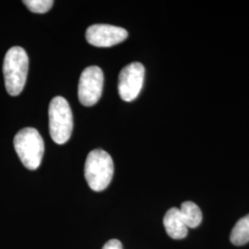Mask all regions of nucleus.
<instances>
[{
	"label": "nucleus",
	"mask_w": 249,
	"mask_h": 249,
	"mask_svg": "<svg viewBox=\"0 0 249 249\" xmlns=\"http://www.w3.org/2000/svg\"><path fill=\"white\" fill-rule=\"evenodd\" d=\"M104 73L97 66L86 68L80 75L78 96L80 104L92 107L98 103L104 87Z\"/></svg>",
	"instance_id": "5"
},
{
	"label": "nucleus",
	"mask_w": 249,
	"mask_h": 249,
	"mask_svg": "<svg viewBox=\"0 0 249 249\" xmlns=\"http://www.w3.org/2000/svg\"><path fill=\"white\" fill-rule=\"evenodd\" d=\"M14 148L22 164L29 170H36L41 164L45 142L34 127L22 128L14 137Z\"/></svg>",
	"instance_id": "3"
},
{
	"label": "nucleus",
	"mask_w": 249,
	"mask_h": 249,
	"mask_svg": "<svg viewBox=\"0 0 249 249\" xmlns=\"http://www.w3.org/2000/svg\"><path fill=\"white\" fill-rule=\"evenodd\" d=\"M179 210L187 228H196L201 223L202 213L196 203L192 201L183 202Z\"/></svg>",
	"instance_id": "9"
},
{
	"label": "nucleus",
	"mask_w": 249,
	"mask_h": 249,
	"mask_svg": "<svg viewBox=\"0 0 249 249\" xmlns=\"http://www.w3.org/2000/svg\"><path fill=\"white\" fill-rule=\"evenodd\" d=\"M23 4L34 13H46L53 7V0H24Z\"/></svg>",
	"instance_id": "11"
},
{
	"label": "nucleus",
	"mask_w": 249,
	"mask_h": 249,
	"mask_svg": "<svg viewBox=\"0 0 249 249\" xmlns=\"http://www.w3.org/2000/svg\"><path fill=\"white\" fill-rule=\"evenodd\" d=\"M102 249H123L121 242L117 239H111L106 243Z\"/></svg>",
	"instance_id": "12"
},
{
	"label": "nucleus",
	"mask_w": 249,
	"mask_h": 249,
	"mask_svg": "<svg viewBox=\"0 0 249 249\" xmlns=\"http://www.w3.org/2000/svg\"><path fill=\"white\" fill-rule=\"evenodd\" d=\"M163 225L167 234L173 239H183L187 235V225L178 208H171L166 212L163 218Z\"/></svg>",
	"instance_id": "8"
},
{
	"label": "nucleus",
	"mask_w": 249,
	"mask_h": 249,
	"mask_svg": "<svg viewBox=\"0 0 249 249\" xmlns=\"http://www.w3.org/2000/svg\"><path fill=\"white\" fill-rule=\"evenodd\" d=\"M29 69L26 51L19 46H13L6 53L3 62L5 86L9 95L17 96L25 86Z\"/></svg>",
	"instance_id": "1"
},
{
	"label": "nucleus",
	"mask_w": 249,
	"mask_h": 249,
	"mask_svg": "<svg viewBox=\"0 0 249 249\" xmlns=\"http://www.w3.org/2000/svg\"><path fill=\"white\" fill-rule=\"evenodd\" d=\"M128 33L124 28L109 25V24H94L89 26L85 37L88 43L97 47H111L124 41Z\"/></svg>",
	"instance_id": "7"
},
{
	"label": "nucleus",
	"mask_w": 249,
	"mask_h": 249,
	"mask_svg": "<svg viewBox=\"0 0 249 249\" xmlns=\"http://www.w3.org/2000/svg\"><path fill=\"white\" fill-rule=\"evenodd\" d=\"M145 69L142 63L133 62L125 66L119 73L118 92L124 102L137 98L142 89Z\"/></svg>",
	"instance_id": "6"
},
{
	"label": "nucleus",
	"mask_w": 249,
	"mask_h": 249,
	"mask_svg": "<svg viewBox=\"0 0 249 249\" xmlns=\"http://www.w3.org/2000/svg\"><path fill=\"white\" fill-rule=\"evenodd\" d=\"M49 132L56 144L67 142L72 133L73 116L68 101L61 96L52 99L49 105Z\"/></svg>",
	"instance_id": "4"
},
{
	"label": "nucleus",
	"mask_w": 249,
	"mask_h": 249,
	"mask_svg": "<svg viewBox=\"0 0 249 249\" xmlns=\"http://www.w3.org/2000/svg\"><path fill=\"white\" fill-rule=\"evenodd\" d=\"M114 161L107 151L96 149L90 151L84 165V177L89 187L96 192L103 191L112 181Z\"/></svg>",
	"instance_id": "2"
},
{
	"label": "nucleus",
	"mask_w": 249,
	"mask_h": 249,
	"mask_svg": "<svg viewBox=\"0 0 249 249\" xmlns=\"http://www.w3.org/2000/svg\"><path fill=\"white\" fill-rule=\"evenodd\" d=\"M230 240L234 246H244L249 242V214L241 218L231 231Z\"/></svg>",
	"instance_id": "10"
}]
</instances>
